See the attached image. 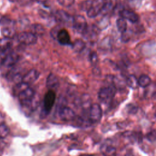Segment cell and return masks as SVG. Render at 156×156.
Here are the masks:
<instances>
[{
	"mask_svg": "<svg viewBox=\"0 0 156 156\" xmlns=\"http://www.w3.org/2000/svg\"><path fill=\"white\" fill-rule=\"evenodd\" d=\"M73 27L75 32L83 34L88 29V24L85 17L80 15H77L73 19Z\"/></svg>",
	"mask_w": 156,
	"mask_h": 156,
	"instance_id": "cell-1",
	"label": "cell"
},
{
	"mask_svg": "<svg viewBox=\"0 0 156 156\" xmlns=\"http://www.w3.org/2000/svg\"><path fill=\"white\" fill-rule=\"evenodd\" d=\"M116 90V87L112 84L107 87H104L98 92V98L101 102H107L114 97Z\"/></svg>",
	"mask_w": 156,
	"mask_h": 156,
	"instance_id": "cell-2",
	"label": "cell"
},
{
	"mask_svg": "<svg viewBox=\"0 0 156 156\" xmlns=\"http://www.w3.org/2000/svg\"><path fill=\"white\" fill-rule=\"evenodd\" d=\"M35 96V92L34 90L29 87L19 94L18 98L23 105L30 108L31 102Z\"/></svg>",
	"mask_w": 156,
	"mask_h": 156,
	"instance_id": "cell-3",
	"label": "cell"
},
{
	"mask_svg": "<svg viewBox=\"0 0 156 156\" xmlns=\"http://www.w3.org/2000/svg\"><path fill=\"white\" fill-rule=\"evenodd\" d=\"M55 101V93L52 90H48L45 94L43 99V108L44 114L48 115L52 109Z\"/></svg>",
	"mask_w": 156,
	"mask_h": 156,
	"instance_id": "cell-4",
	"label": "cell"
},
{
	"mask_svg": "<svg viewBox=\"0 0 156 156\" xmlns=\"http://www.w3.org/2000/svg\"><path fill=\"white\" fill-rule=\"evenodd\" d=\"M17 39L25 45L34 44L37 41V36L32 32H22L18 34Z\"/></svg>",
	"mask_w": 156,
	"mask_h": 156,
	"instance_id": "cell-5",
	"label": "cell"
},
{
	"mask_svg": "<svg viewBox=\"0 0 156 156\" xmlns=\"http://www.w3.org/2000/svg\"><path fill=\"white\" fill-rule=\"evenodd\" d=\"M102 115V108L99 104L94 103L91 104L89 109V119L91 122L95 123L99 122Z\"/></svg>",
	"mask_w": 156,
	"mask_h": 156,
	"instance_id": "cell-6",
	"label": "cell"
},
{
	"mask_svg": "<svg viewBox=\"0 0 156 156\" xmlns=\"http://www.w3.org/2000/svg\"><path fill=\"white\" fill-rule=\"evenodd\" d=\"M58 115L60 119L63 121H71L76 117L74 110L66 106H61L58 109Z\"/></svg>",
	"mask_w": 156,
	"mask_h": 156,
	"instance_id": "cell-7",
	"label": "cell"
},
{
	"mask_svg": "<svg viewBox=\"0 0 156 156\" xmlns=\"http://www.w3.org/2000/svg\"><path fill=\"white\" fill-rule=\"evenodd\" d=\"M104 4V0H94L90 9L87 12V16L89 18H93L96 17L99 13H101L102 6Z\"/></svg>",
	"mask_w": 156,
	"mask_h": 156,
	"instance_id": "cell-8",
	"label": "cell"
},
{
	"mask_svg": "<svg viewBox=\"0 0 156 156\" xmlns=\"http://www.w3.org/2000/svg\"><path fill=\"white\" fill-rule=\"evenodd\" d=\"M19 55L15 52H10L1 62V64L4 67H12L15 66L19 60Z\"/></svg>",
	"mask_w": 156,
	"mask_h": 156,
	"instance_id": "cell-9",
	"label": "cell"
},
{
	"mask_svg": "<svg viewBox=\"0 0 156 156\" xmlns=\"http://www.w3.org/2000/svg\"><path fill=\"white\" fill-rule=\"evenodd\" d=\"M55 20L62 24H68L73 22V18L63 10H58L55 12L54 15Z\"/></svg>",
	"mask_w": 156,
	"mask_h": 156,
	"instance_id": "cell-10",
	"label": "cell"
},
{
	"mask_svg": "<svg viewBox=\"0 0 156 156\" xmlns=\"http://www.w3.org/2000/svg\"><path fill=\"white\" fill-rule=\"evenodd\" d=\"M121 18L129 21L132 23H136L139 20V16L134 12L129 9H122L119 13Z\"/></svg>",
	"mask_w": 156,
	"mask_h": 156,
	"instance_id": "cell-11",
	"label": "cell"
},
{
	"mask_svg": "<svg viewBox=\"0 0 156 156\" xmlns=\"http://www.w3.org/2000/svg\"><path fill=\"white\" fill-rule=\"evenodd\" d=\"M46 85L49 90L56 91L60 85L58 79L54 74L50 73L46 78Z\"/></svg>",
	"mask_w": 156,
	"mask_h": 156,
	"instance_id": "cell-12",
	"label": "cell"
},
{
	"mask_svg": "<svg viewBox=\"0 0 156 156\" xmlns=\"http://www.w3.org/2000/svg\"><path fill=\"white\" fill-rule=\"evenodd\" d=\"M55 39L58 41V43L62 45H68L71 44V38L67 30L65 29H60Z\"/></svg>",
	"mask_w": 156,
	"mask_h": 156,
	"instance_id": "cell-13",
	"label": "cell"
},
{
	"mask_svg": "<svg viewBox=\"0 0 156 156\" xmlns=\"http://www.w3.org/2000/svg\"><path fill=\"white\" fill-rule=\"evenodd\" d=\"M40 76V72L35 69H32L29 71L24 76H23L22 79V82L26 83L28 85L35 82Z\"/></svg>",
	"mask_w": 156,
	"mask_h": 156,
	"instance_id": "cell-14",
	"label": "cell"
},
{
	"mask_svg": "<svg viewBox=\"0 0 156 156\" xmlns=\"http://www.w3.org/2000/svg\"><path fill=\"white\" fill-rule=\"evenodd\" d=\"M101 153L104 156H115L116 153V148L109 142H104L100 148Z\"/></svg>",
	"mask_w": 156,
	"mask_h": 156,
	"instance_id": "cell-15",
	"label": "cell"
},
{
	"mask_svg": "<svg viewBox=\"0 0 156 156\" xmlns=\"http://www.w3.org/2000/svg\"><path fill=\"white\" fill-rule=\"evenodd\" d=\"M12 41L11 39L7 38H2L0 39V49L9 54L12 52Z\"/></svg>",
	"mask_w": 156,
	"mask_h": 156,
	"instance_id": "cell-16",
	"label": "cell"
},
{
	"mask_svg": "<svg viewBox=\"0 0 156 156\" xmlns=\"http://www.w3.org/2000/svg\"><path fill=\"white\" fill-rule=\"evenodd\" d=\"M126 84L132 89H136L138 85L137 78L134 75H129L126 79Z\"/></svg>",
	"mask_w": 156,
	"mask_h": 156,
	"instance_id": "cell-17",
	"label": "cell"
},
{
	"mask_svg": "<svg viewBox=\"0 0 156 156\" xmlns=\"http://www.w3.org/2000/svg\"><path fill=\"white\" fill-rule=\"evenodd\" d=\"M72 48L75 52H80L85 48V43L81 39H77L72 44Z\"/></svg>",
	"mask_w": 156,
	"mask_h": 156,
	"instance_id": "cell-18",
	"label": "cell"
},
{
	"mask_svg": "<svg viewBox=\"0 0 156 156\" xmlns=\"http://www.w3.org/2000/svg\"><path fill=\"white\" fill-rule=\"evenodd\" d=\"M138 85L142 88H146L148 87L151 83V79L146 74H143L138 79Z\"/></svg>",
	"mask_w": 156,
	"mask_h": 156,
	"instance_id": "cell-19",
	"label": "cell"
},
{
	"mask_svg": "<svg viewBox=\"0 0 156 156\" xmlns=\"http://www.w3.org/2000/svg\"><path fill=\"white\" fill-rule=\"evenodd\" d=\"M1 34L4 38L12 39V38L14 37L15 34V32L12 27L4 26L1 29Z\"/></svg>",
	"mask_w": 156,
	"mask_h": 156,
	"instance_id": "cell-20",
	"label": "cell"
},
{
	"mask_svg": "<svg viewBox=\"0 0 156 156\" xmlns=\"http://www.w3.org/2000/svg\"><path fill=\"white\" fill-rule=\"evenodd\" d=\"M28 87H29V85H28L26 83H24L23 82H21L19 83H17L15 85V86L14 87V88L13 89V94L18 96L19 94H20L22 91H23L24 90L27 89Z\"/></svg>",
	"mask_w": 156,
	"mask_h": 156,
	"instance_id": "cell-21",
	"label": "cell"
},
{
	"mask_svg": "<svg viewBox=\"0 0 156 156\" xmlns=\"http://www.w3.org/2000/svg\"><path fill=\"white\" fill-rule=\"evenodd\" d=\"M112 0H104V4L101 13L103 15H106L110 10L113 9Z\"/></svg>",
	"mask_w": 156,
	"mask_h": 156,
	"instance_id": "cell-22",
	"label": "cell"
},
{
	"mask_svg": "<svg viewBox=\"0 0 156 156\" xmlns=\"http://www.w3.org/2000/svg\"><path fill=\"white\" fill-rule=\"evenodd\" d=\"M116 24L117 29L120 33L123 34L127 30V24L126 20L124 18H118L116 20Z\"/></svg>",
	"mask_w": 156,
	"mask_h": 156,
	"instance_id": "cell-23",
	"label": "cell"
},
{
	"mask_svg": "<svg viewBox=\"0 0 156 156\" xmlns=\"http://www.w3.org/2000/svg\"><path fill=\"white\" fill-rule=\"evenodd\" d=\"M99 48L102 50H108L111 48V39L108 37L103 38L99 44Z\"/></svg>",
	"mask_w": 156,
	"mask_h": 156,
	"instance_id": "cell-24",
	"label": "cell"
},
{
	"mask_svg": "<svg viewBox=\"0 0 156 156\" xmlns=\"http://www.w3.org/2000/svg\"><path fill=\"white\" fill-rule=\"evenodd\" d=\"M31 29L32 30V33L35 34L37 36L38 35H43L44 32V27L42 25L39 24H34L31 26Z\"/></svg>",
	"mask_w": 156,
	"mask_h": 156,
	"instance_id": "cell-25",
	"label": "cell"
},
{
	"mask_svg": "<svg viewBox=\"0 0 156 156\" xmlns=\"http://www.w3.org/2000/svg\"><path fill=\"white\" fill-rule=\"evenodd\" d=\"M81 104L83 108H90L91 104H90V99L88 94H84L81 98Z\"/></svg>",
	"mask_w": 156,
	"mask_h": 156,
	"instance_id": "cell-26",
	"label": "cell"
},
{
	"mask_svg": "<svg viewBox=\"0 0 156 156\" xmlns=\"http://www.w3.org/2000/svg\"><path fill=\"white\" fill-rule=\"evenodd\" d=\"M89 58H90V62L91 64L94 67H96L97 64L98 63V56L97 53L95 51L91 52L89 55Z\"/></svg>",
	"mask_w": 156,
	"mask_h": 156,
	"instance_id": "cell-27",
	"label": "cell"
},
{
	"mask_svg": "<svg viewBox=\"0 0 156 156\" xmlns=\"http://www.w3.org/2000/svg\"><path fill=\"white\" fill-rule=\"evenodd\" d=\"M93 1L91 0H85L82 1L80 4V9L83 11H88L91 7Z\"/></svg>",
	"mask_w": 156,
	"mask_h": 156,
	"instance_id": "cell-28",
	"label": "cell"
},
{
	"mask_svg": "<svg viewBox=\"0 0 156 156\" xmlns=\"http://www.w3.org/2000/svg\"><path fill=\"white\" fill-rule=\"evenodd\" d=\"M9 128L5 124H0V137L5 138L9 133Z\"/></svg>",
	"mask_w": 156,
	"mask_h": 156,
	"instance_id": "cell-29",
	"label": "cell"
},
{
	"mask_svg": "<svg viewBox=\"0 0 156 156\" xmlns=\"http://www.w3.org/2000/svg\"><path fill=\"white\" fill-rule=\"evenodd\" d=\"M57 1L62 7H69L74 4L75 0H57Z\"/></svg>",
	"mask_w": 156,
	"mask_h": 156,
	"instance_id": "cell-30",
	"label": "cell"
},
{
	"mask_svg": "<svg viewBox=\"0 0 156 156\" xmlns=\"http://www.w3.org/2000/svg\"><path fill=\"white\" fill-rule=\"evenodd\" d=\"M127 4L132 7H138L141 4L143 0H126Z\"/></svg>",
	"mask_w": 156,
	"mask_h": 156,
	"instance_id": "cell-31",
	"label": "cell"
},
{
	"mask_svg": "<svg viewBox=\"0 0 156 156\" xmlns=\"http://www.w3.org/2000/svg\"><path fill=\"white\" fill-rule=\"evenodd\" d=\"M147 139L150 141H154L156 140V130H151L146 135Z\"/></svg>",
	"mask_w": 156,
	"mask_h": 156,
	"instance_id": "cell-32",
	"label": "cell"
},
{
	"mask_svg": "<svg viewBox=\"0 0 156 156\" xmlns=\"http://www.w3.org/2000/svg\"><path fill=\"white\" fill-rule=\"evenodd\" d=\"M108 21L107 19L104 18L102 20V21L99 23V24L98 26H97V27L98 29H104V28H106L108 26Z\"/></svg>",
	"mask_w": 156,
	"mask_h": 156,
	"instance_id": "cell-33",
	"label": "cell"
},
{
	"mask_svg": "<svg viewBox=\"0 0 156 156\" xmlns=\"http://www.w3.org/2000/svg\"><path fill=\"white\" fill-rule=\"evenodd\" d=\"M130 35H129V32L126 30L124 33L121 35V41L122 42H127L130 39Z\"/></svg>",
	"mask_w": 156,
	"mask_h": 156,
	"instance_id": "cell-34",
	"label": "cell"
},
{
	"mask_svg": "<svg viewBox=\"0 0 156 156\" xmlns=\"http://www.w3.org/2000/svg\"><path fill=\"white\" fill-rule=\"evenodd\" d=\"M8 54L4 52L3 51H2L1 49H0V61L2 62V60L5 58V57Z\"/></svg>",
	"mask_w": 156,
	"mask_h": 156,
	"instance_id": "cell-35",
	"label": "cell"
},
{
	"mask_svg": "<svg viewBox=\"0 0 156 156\" xmlns=\"http://www.w3.org/2000/svg\"><path fill=\"white\" fill-rule=\"evenodd\" d=\"M125 156H134L131 152H128V153H127L126 155H125Z\"/></svg>",
	"mask_w": 156,
	"mask_h": 156,
	"instance_id": "cell-36",
	"label": "cell"
},
{
	"mask_svg": "<svg viewBox=\"0 0 156 156\" xmlns=\"http://www.w3.org/2000/svg\"><path fill=\"white\" fill-rule=\"evenodd\" d=\"M81 156H88V155H81Z\"/></svg>",
	"mask_w": 156,
	"mask_h": 156,
	"instance_id": "cell-37",
	"label": "cell"
}]
</instances>
